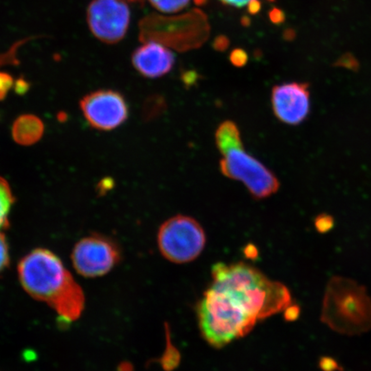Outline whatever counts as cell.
I'll return each instance as SVG.
<instances>
[{
  "instance_id": "obj_1",
  "label": "cell",
  "mask_w": 371,
  "mask_h": 371,
  "mask_svg": "<svg viewBox=\"0 0 371 371\" xmlns=\"http://www.w3.org/2000/svg\"><path fill=\"white\" fill-rule=\"evenodd\" d=\"M213 282L198 303L202 336L211 346L222 348L247 335L258 320L270 317L292 303L288 288L271 281L245 263H216Z\"/></svg>"
},
{
  "instance_id": "obj_2",
  "label": "cell",
  "mask_w": 371,
  "mask_h": 371,
  "mask_svg": "<svg viewBox=\"0 0 371 371\" xmlns=\"http://www.w3.org/2000/svg\"><path fill=\"white\" fill-rule=\"evenodd\" d=\"M18 275L29 295L47 303L65 321H75L81 315L84 307L82 288L54 253L35 249L19 263Z\"/></svg>"
},
{
  "instance_id": "obj_3",
  "label": "cell",
  "mask_w": 371,
  "mask_h": 371,
  "mask_svg": "<svg viewBox=\"0 0 371 371\" xmlns=\"http://www.w3.org/2000/svg\"><path fill=\"white\" fill-rule=\"evenodd\" d=\"M321 320L343 335L371 331V298L367 290L349 277H332L325 291Z\"/></svg>"
},
{
  "instance_id": "obj_4",
  "label": "cell",
  "mask_w": 371,
  "mask_h": 371,
  "mask_svg": "<svg viewBox=\"0 0 371 371\" xmlns=\"http://www.w3.org/2000/svg\"><path fill=\"white\" fill-rule=\"evenodd\" d=\"M159 250L170 262L185 264L200 255L206 246V233L198 221L191 216L176 215L159 229Z\"/></svg>"
},
{
  "instance_id": "obj_5",
  "label": "cell",
  "mask_w": 371,
  "mask_h": 371,
  "mask_svg": "<svg viewBox=\"0 0 371 371\" xmlns=\"http://www.w3.org/2000/svg\"><path fill=\"white\" fill-rule=\"evenodd\" d=\"M219 167L224 176L241 181L255 199L269 198L280 187L276 176L262 162L246 153L243 148L226 153Z\"/></svg>"
},
{
  "instance_id": "obj_6",
  "label": "cell",
  "mask_w": 371,
  "mask_h": 371,
  "mask_svg": "<svg viewBox=\"0 0 371 371\" xmlns=\"http://www.w3.org/2000/svg\"><path fill=\"white\" fill-rule=\"evenodd\" d=\"M179 18H163L156 15H150L144 18L139 24V38L143 42L152 41L162 33L176 31V38L173 48L180 51V37L183 42L184 50L194 49L200 45L195 40L203 43L208 37L209 27L206 16L201 11H194L182 16L179 29Z\"/></svg>"
},
{
  "instance_id": "obj_7",
  "label": "cell",
  "mask_w": 371,
  "mask_h": 371,
  "mask_svg": "<svg viewBox=\"0 0 371 371\" xmlns=\"http://www.w3.org/2000/svg\"><path fill=\"white\" fill-rule=\"evenodd\" d=\"M131 12L124 0H92L87 9L90 32L104 43L122 40L129 27Z\"/></svg>"
},
{
  "instance_id": "obj_8",
  "label": "cell",
  "mask_w": 371,
  "mask_h": 371,
  "mask_svg": "<svg viewBox=\"0 0 371 371\" xmlns=\"http://www.w3.org/2000/svg\"><path fill=\"white\" fill-rule=\"evenodd\" d=\"M72 263L78 273L93 277L108 273L120 259L117 246L101 235L82 239L72 251Z\"/></svg>"
},
{
  "instance_id": "obj_9",
  "label": "cell",
  "mask_w": 371,
  "mask_h": 371,
  "mask_svg": "<svg viewBox=\"0 0 371 371\" xmlns=\"http://www.w3.org/2000/svg\"><path fill=\"white\" fill-rule=\"evenodd\" d=\"M83 116L90 126L109 131L120 126L128 116V107L122 96L114 90H98L80 102Z\"/></svg>"
},
{
  "instance_id": "obj_10",
  "label": "cell",
  "mask_w": 371,
  "mask_h": 371,
  "mask_svg": "<svg viewBox=\"0 0 371 371\" xmlns=\"http://www.w3.org/2000/svg\"><path fill=\"white\" fill-rule=\"evenodd\" d=\"M271 102L277 119L291 126L300 125L310 116V84L292 82L276 85L272 90Z\"/></svg>"
},
{
  "instance_id": "obj_11",
  "label": "cell",
  "mask_w": 371,
  "mask_h": 371,
  "mask_svg": "<svg viewBox=\"0 0 371 371\" xmlns=\"http://www.w3.org/2000/svg\"><path fill=\"white\" fill-rule=\"evenodd\" d=\"M132 62L142 76L156 78L164 76L175 65V55L162 44L145 41L134 51Z\"/></svg>"
},
{
  "instance_id": "obj_12",
  "label": "cell",
  "mask_w": 371,
  "mask_h": 371,
  "mask_svg": "<svg viewBox=\"0 0 371 371\" xmlns=\"http://www.w3.org/2000/svg\"><path fill=\"white\" fill-rule=\"evenodd\" d=\"M44 133L41 119L32 115L18 117L12 126V137L21 145H31L40 140Z\"/></svg>"
},
{
  "instance_id": "obj_13",
  "label": "cell",
  "mask_w": 371,
  "mask_h": 371,
  "mask_svg": "<svg viewBox=\"0 0 371 371\" xmlns=\"http://www.w3.org/2000/svg\"><path fill=\"white\" fill-rule=\"evenodd\" d=\"M216 145L221 154L224 156L228 152L242 149V137L237 125L231 120L221 123L215 134Z\"/></svg>"
},
{
  "instance_id": "obj_14",
  "label": "cell",
  "mask_w": 371,
  "mask_h": 371,
  "mask_svg": "<svg viewBox=\"0 0 371 371\" xmlns=\"http://www.w3.org/2000/svg\"><path fill=\"white\" fill-rule=\"evenodd\" d=\"M166 337H167V346L165 351L159 360L162 369L165 371H173L176 369L180 363V353L179 350L174 346L170 339V328L166 324Z\"/></svg>"
},
{
  "instance_id": "obj_15",
  "label": "cell",
  "mask_w": 371,
  "mask_h": 371,
  "mask_svg": "<svg viewBox=\"0 0 371 371\" xmlns=\"http://www.w3.org/2000/svg\"><path fill=\"white\" fill-rule=\"evenodd\" d=\"M14 203V196L7 181L0 177V229L7 225L8 215Z\"/></svg>"
},
{
  "instance_id": "obj_16",
  "label": "cell",
  "mask_w": 371,
  "mask_h": 371,
  "mask_svg": "<svg viewBox=\"0 0 371 371\" xmlns=\"http://www.w3.org/2000/svg\"><path fill=\"white\" fill-rule=\"evenodd\" d=\"M153 7L163 13H176L187 7L190 0H149Z\"/></svg>"
},
{
  "instance_id": "obj_17",
  "label": "cell",
  "mask_w": 371,
  "mask_h": 371,
  "mask_svg": "<svg viewBox=\"0 0 371 371\" xmlns=\"http://www.w3.org/2000/svg\"><path fill=\"white\" fill-rule=\"evenodd\" d=\"M333 226H334L333 217L327 213H321L314 219V227L321 234L328 233L331 231Z\"/></svg>"
},
{
  "instance_id": "obj_18",
  "label": "cell",
  "mask_w": 371,
  "mask_h": 371,
  "mask_svg": "<svg viewBox=\"0 0 371 371\" xmlns=\"http://www.w3.org/2000/svg\"><path fill=\"white\" fill-rule=\"evenodd\" d=\"M14 79L7 72H0V101L6 98L9 91L14 87Z\"/></svg>"
},
{
  "instance_id": "obj_19",
  "label": "cell",
  "mask_w": 371,
  "mask_h": 371,
  "mask_svg": "<svg viewBox=\"0 0 371 371\" xmlns=\"http://www.w3.org/2000/svg\"><path fill=\"white\" fill-rule=\"evenodd\" d=\"M249 59L248 54L246 53L245 50L242 48H235L234 50L231 51L230 54V60L231 64L235 66V67H242L247 64Z\"/></svg>"
},
{
  "instance_id": "obj_20",
  "label": "cell",
  "mask_w": 371,
  "mask_h": 371,
  "mask_svg": "<svg viewBox=\"0 0 371 371\" xmlns=\"http://www.w3.org/2000/svg\"><path fill=\"white\" fill-rule=\"evenodd\" d=\"M10 261L9 248L4 234L0 233V273L7 267Z\"/></svg>"
},
{
  "instance_id": "obj_21",
  "label": "cell",
  "mask_w": 371,
  "mask_h": 371,
  "mask_svg": "<svg viewBox=\"0 0 371 371\" xmlns=\"http://www.w3.org/2000/svg\"><path fill=\"white\" fill-rule=\"evenodd\" d=\"M301 314V308L297 304L291 303L284 310V318L287 322H294L297 321Z\"/></svg>"
},
{
  "instance_id": "obj_22",
  "label": "cell",
  "mask_w": 371,
  "mask_h": 371,
  "mask_svg": "<svg viewBox=\"0 0 371 371\" xmlns=\"http://www.w3.org/2000/svg\"><path fill=\"white\" fill-rule=\"evenodd\" d=\"M319 366L322 371H336L339 370V364L333 358L322 357L319 361Z\"/></svg>"
},
{
  "instance_id": "obj_23",
  "label": "cell",
  "mask_w": 371,
  "mask_h": 371,
  "mask_svg": "<svg viewBox=\"0 0 371 371\" xmlns=\"http://www.w3.org/2000/svg\"><path fill=\"white\" fill-rule=\"evenodd\" d=\"M242 252H243V254L245 256L246 259H250L253 261H255L259 259V249L254 243H248L243 248Z\"/></svg>"
},
{
  "instance_id": "obj_24",
  "label": "cell",
  "mask_w": 371,
  "mask_h": 371,
  "mask_svg": "<svg viewBox=\"0 0 371 371\" xmlns=\"http://www.w3.org/2000/svg\"><path fill=\"white\" fill-rule=\"evenodd\" d=\"M229 45H230L229 39L224 36H217L213 42V47L220 52H223L225 49H227Z\"/></svg>"
},
{
  "instance_id": "obj_25",
  "label": "cell",
  "mask_w": 371,
  "mask_h": 371,
  "mask_svg": "<svg viewBox=\"0 0 371 371\" xmlns=\"http://www.w3.org/2000/svg\"><path fill=\"white\" fill-rule=\"evenodd\" d=\"M270 18L274 23H280L285 20V14L280 10L275 8L271 11Z\"/></svg>"
},
{
  "instance_id": "obj_26",
  "label": "cell",
  "mask_w": 371,
  "mask_h": 371,
  "mask_svg": "<svg viewBox=\"0 0 371 371\" xmlns=\"http://www.w3.org/2000/svg\"><path fill=\"white\" fill-rule=\"evenodd\" d=\"M220 1L223 2L224 4L234 6V7H243L245 5H248L249 2L252 0H220Z\"/></svg>"
},
{
  "instance_id": "obj_27",
  "label": "cell",
  "mask_w": 371,
  "mask_h": 371,
  "mask_svg": "<svg viewBox=\"0 0 371 371\" xmlns=\"http://www.w3.org/2000/svg\"><path fill=\"white\" fill-rule=\"evenodd\" d=\"M260 6H261V4H260L259 0H252V1H250L249 4H248L249 13L250 14H256L260 10Z\"/></svg>"
},
{
  "instance_id": "obj_28",
  "label": "cell",
  "mask_w": 371,
  "mask_h": 371,
  "mask_svg": "<svg viewBox=\"0 0 371 371\" xmlns=\"http://www.w3.org/2000/svg\"><path fill=\"white\" fill-rule=\"evenodd\" d=\"M198 78V75L195 73L194 72H188L187 73H185L183 75V82L186 84H193L195 83V80Z\"/></svg>"
},
{
  "instance_id": "obj_29",
  "label": "cell",
  "mask_w": 371,
  "mask_h": 371,
  "mask_svg": "<svg viewBox=\"0 0 371 371\" xmlns=\"http://www.w3.org/2000/svg\"><path fill=\"white\" fill-rule=\"evenodd\" d=\"M28 89V85L25 81L23 80H19L18 81V83H16V90H18V93L22 94L23 91H25Z\"/></svg>"
},
{
  "instance_id": "obj_30",
  "label": "cell",
  "mask_w": 371,
  "mask_h": 371,
  "mask_svg": "<svg viewBox=\"0 0 371 371\" xmlns=\"http://www.w3.org/2000/svg\"><path fill=\"white\" fill-rule=\"evenodd\" d=\"M195 3L198 4H205L206 2V0H195Z\"/></svg>"
},
{
  "instance_id": "obj_31",
  "label": "cell",
  "mask_w": 371,
  "mask_h": 371,
  "mask_svg": "<svg viewBox=\"0 0 371 371\" xmlns=\"http://www.w3.org/2000/svg\"><path fill=\"white\" fill-rule=\"evenodd\" d=\"M124 1H128V2H136V3H141V2H143L144 0H124Z\"/></svg>"
}]
</instances>
